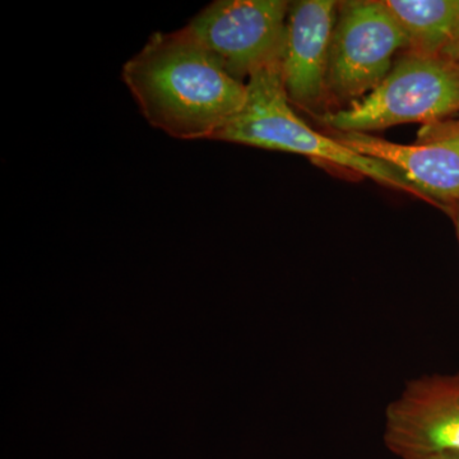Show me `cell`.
<instances>
[{"mask_svg": "<svg viewBox=\"0 0 459 459\" xmlns=\"http://www.w3.org/2000/svg\"><path fill=\"white\" fill-rule=\"evenodd\" d=\"M429 459H459V457H437V458H429Z\"/></svg>", "mask_w": 459, "mask_h": 459, "instance_id": "obj_13", "label": "cell"}, {"mask_svg": "<svg viewBox=\"0 0 459 459\" xmlns=\"http://www.w3.org/2000/svg\"><path fill=\"white\" fill-rule=\"evenodd\" d=\"M247 90L246 105L214 140L299 153L424 199L391 165L360 155L333 135L320 134L305 124L292 110L281 77V65L256 72L247 81Z\"/></svg>", "mask_w": 459, "mask_h": 459, "instance_id": "obj_2", "label": "cell"}, {"mask_svg": "<svg viewBox=\"0 0 459 459\" xmlns=\"http://www.w3.org/2000/svg\"><path fill=\"white\" fill-rule=\"evenodd\" d=\"M409 40L385 2L338 5L327 71V99L349 107L377 89Z\"/></svg>", "mask_w": 459, "mask_h": 459, "instance_id": "obj_4", "label": "cell"}, {"mask_svg": "<svg viewBox=\"0 0 459 459\" xmlns=\"http://www.w3.org/2000/svg\"><path fill=\"white\" fill-rule=\"evenodd\" d=\"M458 65H459V63H458Z\"/></svg>", "mask_w": 459, "mask_h": 459, "instance_id": "obj_14", "label": "cell"}, {"mask_svg": "<svg viewBox=\"0 0 459 459\" xmlns=\"http://www.w3.org/2000/svg\"><path fill=\"white\" fill-rule=\"evenodd\" d=\"M338 3L300 0L290 4L281 77L291 104L318 111L327 99V71Z\"/></svg>", "mask_w": 459, "mask_h": 459, "instance_id": "obj_8", "label": "cell"}, {"mask_svg": "<svg viewBox=\"0 0 459 459\" xmlns=\"http://www.w3.org/2000/svg\"><path fill=\"white\" fill-rule=\"evenodd\" d=\"M289 9L283 0H219L186 29L243 82L262 69L281 65Z\"/></svg>", "mask_w": 459, "mask_h": 459, "instance_id": "obj_5", "label": "cell"}, {"mask_svg": "<svg viewBox=\"0 0 459 459\" xmlns=\"http://www.w3.org/2000/svg\"><path fill=\"white\" fill-rule=\"evenodd\" d=\"M341 143L386 162L419 190L425 201L446 208L459 201V135L425 126L416 144H401L368 133H338Z\"/></svg>", "mask_w": 459, "mask_h": 459, "instance_id": "obj_7", "label": "cell"}, {"mask_svg": "<svg viewBox=\"0 0 459 459\" xmlns=\"http://www.w3.org/2000/svg\"><path fill=\"white\" fill-rule=\"evenodd\" d=\"M122 78L147 122L178 140H214L247 101V83L186 27L151 36Z\"/></svg>", "mask_w": 459, "mask_h": 459, "instance_id": "obj_1", "label": "cell"}, {"mask_svg": "<svg viewBox=\"0 0 459 459\" xmlns=\"http://www.w3.org/2000/svg\"><path fill=\"white\" fill-rule=\"evenodd\" d=\"M385 443L402 459L459 457V376L407 383L386 407Z\"/></svg>", "mask_w": 459, "mask_h": 459, "instance_id": "obj_6", "label": "cell"}, {"mask_svg": "<svg viewBox=\"0 0 459 459\" xmlns=\"http://www.w3.org/2000/svg\"><path fill=\"white\" fill-rule=\"evenodd\" d=\"M446 212L451 214L453 222H455V231H457V237L459 241V201L455 202V204L449 205V207L446 208Z\"/></svg>", "mask_w": 459, "mask_h": 459, "instance_id": "obj_11", "label": "cell"}, {"mask_svg": "<svg viewBox=\"0 0 459 459\" xmlns=\"http://www.w3.org/2000/svg\"><path fill=\"white\" fill-rule=\"evenodd\" d=\"M457 114L458 63L409 51L377 89L349 107L328 111L322 122L338 133L371 134L400 124L431 126Z\"/></svg>", "mask_w": 459, "mask_h": 459, "instance_id": "obj_3", "label": "cell"}, {"mask_svg": "<svg viewBox=\"0 0 459 459\" xmlns=\"http://www.w3.org/2000/svg\"><path fill=\"white\" fill-rule=\"evenodd\" d=\"M434 126H439L443 131L459 135V120H446V122L435 123Z\"/></svg>", "mask_w": 459, "mask_h": 459, "instance_id": "obj_10", "label": "cell"}, {"mask_svg": "<svg viewBox=\"0 0 459 459\" xmlns=\"http://www.w3.org/2000/svg\"><path fill=\"white\" fill-rule=\"evenodd\" d=\"M385 2V0H383ZM409 51L448 59L459 45V0H385Z\"/></svg>", "mask_w": 459, "mask_h": 459, "instance_id": "obj_9", "label": "cell"}, {"mask_svg": "<svg viewBox=\"0 0 459 459\" xmlns=\"http://www.w3.org/2000/svg\"><path fill=\"white\" fill-rule=\"evenodd\" d=\"M448 59L452 60V62L459 63V45L449 54Z\"/></svg>", "mask_w": 459, "mask_h": 459, "instance_id": "obj_12", "label": "cell"}]
</instances>
